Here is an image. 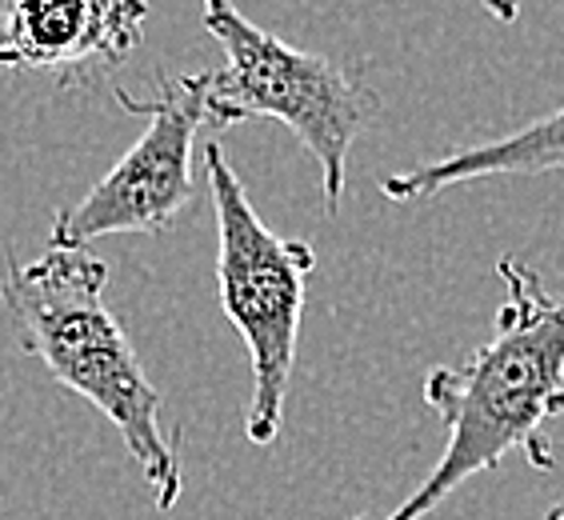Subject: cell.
Segmentation results:
<instances>
[{"label":"cell","instance_id":"obj_7","mask_svg":"<svg viewBox=\"0 0 564 520\" xmlns=\"http://www.w3.org/2000/svg\"><path fill=\"white\" fill-rule=\"evenodd\" d=\"M541 173H564V105L549 117L532 120L524 129L500 137V141L473 144V149L448 152L436 161H424L409 173L384 176L380 193L392 205H413L445 188L485 181V176H541Z\"/></svg>","mask_w":564,"mask_h":520},{"label":"cell","instance_id":"obj_2","mask_svg":"<svg viewBox=\"0 0 564 520\" xmlns=\"http://www.w3.org/2000/svg\"><path fill=\"white\" fill-rule=\"evenodd\" d=\"M105 289L109 264L97 252L48 245L33 264L9 269L0 281V308L24 353L117 429L156 512H173L185 492L181 436L164 429V397L105 301Z\"/></svg>","mask_w":564,"mask_h":520},{"label":"cell","instance_id":"obj_9","mask_svg":"<svg viewBox=\"0 0 564 520\" xmlns=\"http://www.w3.org/2000/svg\"><path fill=\"white\" fill-rule=\"evenodd\" d=\"M544 520H564V500H556V505L549 509V517H544Z\"/></svg>","mask_w":564,"mask_h":520},{"label":"cell","instance_id":"obj_1","mask_svg":"<svg viewBox=\"0 0 564 520\" xmlns=\"http://www.w3.org/2000/svg\"><path fill=\"white\" fill-rule=\"evenodd\" d=\"M505 304L492 340L477 345L460 365H433L421 397L448 429L436 468L380 520L433 517L456 488L521 453L536 473H553L556 453L549 424L564 412V296L517 257L497 260ZM360 520V517H357Z\"/></svg>","mask_w":564,"mask_h":520},{"label":"cell","instance_id":"obj_3","mask_svg":"<svg viewBox=\"0 0 564 520\" xmlns=\"http://www.w3.org/2000/svg\"><path fill=\"white\" fill-rule=\"evenodd\" d=\"M205 33L225 48V68L205 73V112L217 129L276 120L321 169L325 208L337 213L348 156L380 112L377 88L333 56L304 53L252 24L232 0H200Z\"/></svg>","mask_w":564,"mask_h":520},{"label":"cell","instance_id":"obj_8","mask_svg":"<svg viewBox=\"0 0 564 520\" xmlns=\"http://www.w3.org/2000/svg\"><path fill=\"white\" fill-rule=\"evenodd\" d=\"M480 4H485V12L500 24H512L521 17V0H480Z\"/></svg>","mask_w":564,"mask_h":520},{"label":"cell","instance_id":"obj_6","mask_svg":"<svg viewBox=\"0 0 564 520\" xmlns=\"http://www.w3.org/2000/svg\"><path fill=\"white\" fill-rule=\"evenodd\" d=\"M144 21L149 0H4L0 68L68 85L93 65H124L141 48Z\"/></svg>","mask_w":564,"mask_h":520},{"label":"cell","instance_id":"obj_5","mask_svg":"<svg viewBox=\"0 0 564 520\" xmlns=\"http://www.w3.org/2000/svg\"><path fill=\"white\" fill-rule=\"evenodd\" d=\"M117 105L144 117V132L76 205L56 208L48 245L88 249L100 237L169 232L193 208L196 132L208 120L205 73L161 76L152 97L117 88Z\"/></svg>","mask_w":564,"mask_h":520},{"label":"cell","instance_id":"obj_4","mask_svg":"<svg viewBox=\"0 0 564 520\" xmlns=\"http://www.w3.org/2000/svg\"><path fill=\"white\" fill-rule=\"evenodd\" d=\"M205 176L217 213L220 308L245 340L252 369L245 436L249 445L269 448L284 429V401L293 384L316 252L308 240L281 237L264 225L220 141L205 144Z\"/></svg>","mask_w":564,"mask_h":520}]
</instances>
